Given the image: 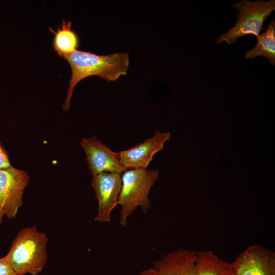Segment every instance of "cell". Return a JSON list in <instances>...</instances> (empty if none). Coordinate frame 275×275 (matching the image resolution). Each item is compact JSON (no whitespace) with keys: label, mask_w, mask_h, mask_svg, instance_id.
<instances>
[{"label":"cell","mask_w":275,"mask_h":275,"mask_svg":"<svg viewBox=\"0 0 275 275\" xmlns=\"http://www.w3.org/2000/svg\"><path fill=\"white\" fill-rule=\"evenodd\" d=\"M69 63L71 76L63 109L68 111L74 88L84 78L97 75L107 81H114L126 75L129 64V52L114 53L105 56L76 50L59 55Z\"/></svg>","instance_id":"cell-1"},{"label":"cell","mask_w":275,"mask_h":275,"mask_svg":"<svg viewBox=\"0 0 275 275\" xmlns=\"http://www.w3.org/2000/svg\"><path fill=\"white\" fill-rule=\"evenodd\" d=\"M48 239L35 226L21 229L4 257L16 275H38L47 260Z\"/></svg>","instance_id":"cell-2"},{"label":"cell","mask_w":275,"mask_h":275,"mask_svg":"<svg viewBox=\"0 0 275 275\" xmlns=\"http://www.w3.org/2000/svg\"><path fill=\"white\" fill-rule=\"evenodd\" d=\"M159 177L158 170L128 169L122 174V186L118 200L121 206L120 224L126 226L127 219L139 207L146 214L150 208L149 193Z\"/></svg>","instance_id":"cell-3"},{"label":"cell","mask_w":275,"mask_h":275,"mask_svg":"<svg viewBox=\"0 0 275 275\" xmlns=\"http://www.w3.org/2000/svg\"><path fill=\"white\" fill-rule=\"evenodd\" d=\"M232 7L238 10L237 20L233 27L216 39L218 44H234L239 38L249 35L258 38L264 22L275 10V1L242 0Z\"/></svg>","instance_id":"cell-4"},{"label":"cell","mask_w":275,"mask_h":275,"mask_svg":"<svg viewBox=\"0 0 275 275\" xmlns=\"http://www.w3.org/2000/svg\"><path fill=\"white\" fill-rule=\"evenodd\" d=\"M29 181L25 171L12 166L0 170V224L4 216L8 219L16 217Z\"/></svg>","instance_id":"cell-5"},{"label":"cell","mask_w":275,"mask_h":275,"mask_svg":"<svg viewBox=\"0 0 275 275\" xmlns=\"http://www.w3.org/2000/svg\"><path fill=\"white\" fill-rule=\"evenodd\" d=\"M92 187L98 202L95 221L111 222V213L118 205L122 186V174L102 172L92 176Z\"/></svg>","instance_id":"cell-6"},{"label":"cell","mask_w":275,"mask_h":275,"mask_svg":"<svg viewBox=\"0 0 275 275\" xmlns=\"http://www.w3.org/2000/svg\"><path fill=\"white\" fill-rule=\"evenodd\" d=\"M232 263L235 275H275V253L260 245L248 246Z\"/></svg>","instance_id":"cell-7"},{"label":"cell","mask_w":275,"mask_h":275,"mask_svg":"<svg viewBox=\"0 0 275 275\" xmlns=\"http://www.w3.org/2000/svg\"><path fill=\"white\" fill-rule=\"evenodd\" d=\"M80 145L86 153L88 169L92 176L102 172L122 174L127 170L121 164L118 153L111 150L95 135L83 138Z\"/></svg>","instance_id":"cell-8"},{"label":"cell","mask_w":275,"mask_h":275,"mask_svg":"<svg viewBox=\"0 0 275 275\" xmlns=\"http://www.w3.org/2000/svg\"><path fill=\"white\" fill-rule=\"evenodd\" d=\"M170 132L161 133L157 129L154 134L142 143L118 153L121 164L127 170L147 169L154 155L161 150L170 139Z\"/></svg>","instance_id":"cell-9"},{"label":"cell","mask_w":275,"mask_h":275,"mask_svg":"<svg viewBox=\"0 0 275 275\" xmlns=\"http://www.w3.org/2000/svg\"><path fill=\"white\" fill-rule=\"evenodd\" d=\"M196 252L179 249L154 260L153 267L158 275H197Z\"/></svg>","instance_id":"cell-10"},{"label":"cell","mask_w":275,"mask_h":275,"mask_svg":"<svg viewBox=\"0 0 275 275\" xmlns=\"http://www.w3.org/2000/svg\"><path fill=\"white\" fill-rule=\"evenodd\" d=\"M197 275H235L232 263L226 262L210 250L196 252Z\"/></svg>","instance_id":"cell-11"},{"label":"cell","mask_w":275,"mask_h":275,"mask_svg":"<svg viewBox=\"0 0 275 275\" xmlns=\"http://www.w3.org/2000/svg\"><path fill=\"white\" fill-rule=\"evenodd\" d=\"M258 56L265 57L271 65L275 64V21L273 19L266 31L257 38L255 47L245 52L244 58L250 59Z\"/></svg>","instance_id":"cell-12"},{"label":"cell","mask_w":275,"mask_h":275,"mask_svg":"<svg viewBox=\"0 0 275 275\" xmlns=\"http://www.w3.org/2000/svg\"><path fill=\"white\" fill-rule=\"evenodd\" d=\"M72 22L62 20L61 28L58 27L56 31L48 28L54 34L52 47L59 56L63 53L72 52L76 50L79 45L76 34L71 30Z\"/></svg>","instance_id":"cell-13"},{"label":"cell","mask_w":275,"mask_h":275,"mask_svg":"<svg viewBox=\"0 0 275 275\" xmlns=\"http://www.w3.org/2000/svg\"><path fill=\"white\" fill-rule=\"evenodd\" d=\"M9 154L0 141V170L11 167Z\"/></svg>","instance_id":"cell-14"},{"label":"cell","mask_w":275,"mask_h":275,"mask_svg":"<svg viewBox=\"0 0 275 275\" xmlns=\"http://www.w3.org/2000/svg\"><path fill=\"white\" fill-rule=\"evenodd\" d=\"M0 275H16L4 257L0 258Z\"/></svg>","instance_id":"cell-15"},{"label":"cell","mask_w":275,"mask_h":275,"mask_svg":"<svg viewBox=\"0 0 275 275\" xmlns=\"http://www.w3.org/2000/svg\"><path fill=\"white\" fill-rule=\"evenodd\" d=\"M136 275H158V274L156 270L152 267L141 271Z\"/></svg>","instance_id":"cell-16"}]
</instances>
